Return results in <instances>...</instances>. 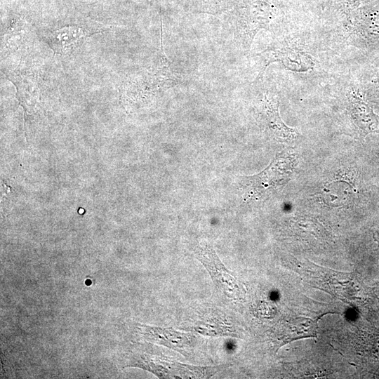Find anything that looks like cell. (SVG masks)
<instances>
[{"label": "cell", "instance_id": "1", "mask_svg": "<svg viewBox=\"0 0 379 379\" xmlns=\"http://www.w3.org/2000/svg\"><path fill=\"white\" fill-rule=\"evenodd\" d=\"M181 76L173 68L165 54L161 20L160 47L152 64L133 76L122 85V97L134 104L144 102L161 91L179 83Z\"/></svg>", "mask_w": 379, "mask_h": 379}, {"label": "cell", "instance_id": "2", "mask_svg": "<svg viewBox=\"0 0 379 379\" xmlns=\"http://www.w3.org/2000/svg\"><path fill=\"white\" fill-rule=\"evenodd\" d=\"M143 348V346H135L131 350L126 366L147 371L159 378H209L227 366H192Z\"/></svg>", "mask_w": 379, "mask_h": 379}, {"label": "cell", "instance_id": "3", "mask_svg": "<svg viewBox=\"0 0 379 379\" xmlns=\"http://www.w3.org/2000/svg\"><path fill=\"white\" fill-rule=\"evenodd\" d=\"M194 253L223 298L234 304H240L244 300L246 290L243 284L225 267L209 244L200 242L196 246Z\"/></svg>", "mask_w": 379, "mask_h": 379}, {"label": "cell", "instance_id": "4", "mask_svg": "<svg viewBox=\"0 0 379 379\" xmlns=\"http://www.w3.org/2000/svg\"><path fill=\"white\" fill-rule=\"evenodd\" d=\"M295 164L296 158L291 153H280L264 171L244 179L245 194L257 199L281 187L291 179Z\"/></svg>", "mask_w": 379, "mask_h": 379}, {"label": "cell", "instance_id": "5", "mask_svg": "<svg viewBox=\"0 0 379 379\" xmlns=\"http://www.w3.org/2000/svg\"><path fill=\"white\" fill-rule=\"evenodd\" d=\"M181 326L182 329L210 337H238L237 328L230 317L213 307H202L195 310Z\"/></svg>", "mask_w": 379, "mask_h": 379}, {"label": "cell", "instance_id": "6", "mask_svg": "<svg viewBox=\"0 0 379 379\" xmlns=\"http://www.w3.org/2000/svg\"><path fill=\"white\" fill-rule=\"evenodd\" d=\"M137 331L145 340L168 347L184 356L190 354L195 340L192 333L172 328L138 324Z\"/></svg>", "mask_w": 379, "mask_h": 379}, {"label": "cell", "instance_id": "7", "mask_svg": "<svg viewBox=\"0 0 379 379\" xmlns=\"http://www.w3.org/2000/svg\"><path fill=\"white\" fill-rule=\"evenodd\" d=\"M99 32L77 25H67L51 31L47 43L55 54L66 55L81 46L87 37Z\"/></svg>", "mask_w": 379, "mask_h": 379}, {"label": "cell", "instance_id": "8", "mask_svg": "<svg viewBox=\"0 0 379 379\" xmlns=\"http://www.w3.org/2000/svg\"><path fill=\"white\" fill-rule=\"evenodd\" d=\"M260 117L265 128L275 138L288 141L295 138L297 132L288 127L279 113L278 98L272 94H265L262 102Z\"/></svg>", "mask_w": 379, "mask_h": 379}, {"label": "cell", "instance_id": "9", "mask_svg": "<svg viewBox=\"0 0 379 379\" xmlns=\"http://www.w3.org/2000/svg\"><path fill=\"white\" fill-rule=\"evenodd\" d=\"M350 112L354 124L364 135L379 132V120L359 92L352 95Z\"/></svg>", "mask_w": 379, "mask_h": 379}, {"label": "cell", "instance_id": "10", "mask_svg": "<svg viewBox=\"0 0 379 379\" xmlns=\"http://www.w3.org/2000/svg\"><path fill=\"white\" fill-rule=\"evenodd\" d=\"M356 34L364 46L369 47L379 42V0L362 13Z\"/></svg>", "mask_w": 379, "mask_h": 379}, {"label": "cell", "instance_id": "11", "mask_svg": "<svg viewBox=\"0 0 379 379\" xmlns=\"http://www.w3.org/2000/svg\"><path fill=\"white\" fill-rule=\"evenodd\" d=\"M316 328L317 325L312 319H293L283 326L281 340L286 343L300 338L313 337L315 335Z\"/></svg>", "mask_w": 379, "mask_h": 379}, {"label": "cell", "instance_id": "12", "mask_svg": "<svg viewBox=\"0 0 379 379\" xmlns=\"http://www.w3.org/2000/svg\"><path fill=\"white\" fill-rule=\"evenodd\" d=\"M202 9L205 12L217 13L227 9L231 5L232 0H199Z\"/></svg>", "mask_w": 379, "mask_h": 379}, {"label": "cell", "instance_id": "13", "mask_svg": "<svg viewBox=\"0 0 379 379\" xmlns=\"http://www.w3.org/2000/svg\"><path fill=\"white\" fill-rule=\"evenodd\" d=\"M368 88L371 96L379 100V65L377 72L374 74V77L371 81V85Z\"/></svg>", "mask_w": 379, "mask_h": 379}]
</instances>
